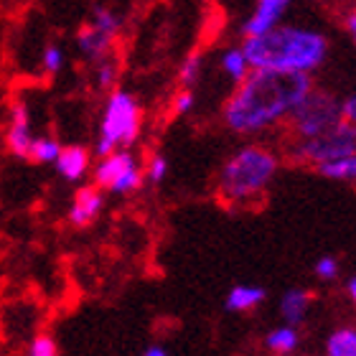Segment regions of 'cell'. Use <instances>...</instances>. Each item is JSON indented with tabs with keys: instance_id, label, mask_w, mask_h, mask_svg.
<instances>
[{
	"instance_id": "ba28073f",
	"label": "cell",
	"mask_w": 356,
	"mask_h": 356,
	"mask_svg": "<svg viewBox=\"0 0 356 356\" xmlns=\"http://www.w3.org/2000/svg\"><path fill=\"white\" fill-rule=\"evenodd\" d=\"M290 0H257L254 10L250 13V18L242 26V33L245 38H254V36H265L273 29L280 26L282 13L288 10Z\"/></svg>"
},
{
	"instance_id": "603a6c76",
	"label": "cell",
	"mask_w": 356,
	"mask_h": 356,
	"mask_svg": "<svg viewBox=\"0 0 356 356\" xmlns=\"http://www.w3.org/2000/svg\"><path fill=\"white\" fill-rule=\"evenodd\" d=\"M29 356H59V346L51 334H38L29 346Z\"/></svg>"
},
{
	"instance_id": "7402d4cb",
	"label": "cell",
	"mask_w": 356,
	"mask_h": 356,
	"mask_svg": "<svg viewBox=\"0 0 356 356\" xmlns=\"http://www.w3.org/2000/svg\"><path fill=\"white\" fill-rule=\"evenodd\" d=\"M95 79H97V87L102 89H112L115 79H118V64L112 59H102L97 61V69H95Z\"/></svg>"
},
{
	"instance_id": "e0dca14e",
	"label": "cell",
	"mask_w": 356,
	"mask_h": 356,
	"mask_svg": "<svg viewBox=\"0 0 356 356\" xmlns=\"http://www.w3.org/2000/svg\"><path fill=\"white\" fill-rule=\"evenodd\" d=\"M326 356H356V328H336L326 341Z\"/></svg>"
},
{
	"instance_id": "44dd1931",
	"label": "cell",
	"mask_w": 356,
	"mask_h": 356,
	"mask_svg": "<svg viewBox=\"0 0 356 356\" xmlns=\"http://www.w3.org/2000/svg\"><path fill=\"white\" fill-rule=\"evenodd\" d=\"M201 74V54H191L188 59H184L181 69H178V82L184 89H191L193 84L199 82Z\"/></svg>"
},
{
	"instance_id": "ac0fdd59",
	"label": "cell",
	"mask_w": 356,
	"mask_h": 356,
	"mask_svg": "<svg viewBox=\"0 0 356 356\" xmlns=\"http://www.w3.org/2000/svg\"><path fill=\"white\" fill-rule=\"evenodd\" d=\"M316 171H318L323 178H331V181H341V184H356V156L339 158V161L323 163V165H318Z\"/></svg>"
},
{
	"instance_id": "6da1fadb",
	"label": "cell",
	"mask_w": 356,
	"mask_h": 356,
	"mask_svg": "<svg viewBox=\"0 0 356 356\" xmlns=\"http://www.w3.org/2000/svg\"><path fill=\"white\" fill-rule=\"evenodd\" d=\"M313 89L303 74H280L252 69L224 104V122L239 135H257L288 122L296 107Z\"/></svg>"
},
{
	"instance_id": "484cf974",
	"label": "cell",
	"mask_w": 356,
	"mask_h": 356,
	"mask_svg": "<svg viewBox=\"0 0 356 356\" xmlns=\"http://www.w3.org/2000/svg\"><path fill=\"white\" fill-rule=\"evenodd\" d=\"M150 184H163L165 176H168V161L163 156H153L148 163V171H145Z\"/></svg>"
},
{
	"instance_id": "7a4b0ae2",
	"label": "cell",
	"mask_w": 356,
	"mask_h": 356,
	"mask_svg": "<svg viewBox=\"0 0 356 356\" xmlns=\"http://www.w3.org/2000/svg\"><path fill=\"white\" fill-rule=\"evenodd\" d=\"M242 51L250 61V69L311 76L326 61L328 38L321 31L280 23L265 36L245 38Z\"/></svg>"
},
{
	"instance_id": "8992f818",
	"label": "cell",
	"mask_w": 356,
	"mask_h": 356,
	"mask_svg": "<svg viewBox=\"0 0 356 356\" xmlns=\"http://www.w3.org/2000/svg\"><path fill=\"white\" fill-rule=\"evenodd\" d=\"M349 156H356V127L349 122H341L318 138L288 143L290 161L300 165H313V168Z\"/></svg>"
},
{
	"instance_id": "9a60e30c",
	"label": "cell",
	"mask_w": 356,
	"mask_h": 356,
	"mask_svg": "<svg viewBox=\"0 0 356 356\" xmlns=\"http://www.w3.org/2000/svg\"><path fill=\"white\" fill-rule=\"evenodd\" d=\"M298 341H300L298 328L285 326V323H282V326H277V328H273V331L265 336V346L277 356H285V354H290V351H296Z\"/></svg>"
},
{
	"instance_id": "3957f363",
	"label": "cell",
	"mask_w": 356,
	"mask_h": 356,
	"mask_svg": "<svg viewBox=\"0 0 356 356\" xmlns=\"http://www.w3.org/2000/svg\"><path fill=\"white\" fill-rule=\"evenodd\" d=\"M280 158L265 145H245L222 165L216 193L227 207L257 204L273 184Z\"/></svg>"
},
{
	"instance_id": "9c48e42d",
	"label": "cell",
	"mask_w": 356,
	"mask_h": 356,
	"mask_svg": "<svg viewBox=\"0 0 356 356\" xmlns=\"http://www.w3.org/2000/svg\"><path fill=\"white\" fill-rule=\"evenodd\" d=\"M102 207H104L102 191L97 186H82L74 193V201L69 207V222L74 224V227H89L99 216Z\"/></svg>"
},
{
	"instance_id": "ffe728a7",
	"label": "cell",
	"mask_w": 356,
	"mask_h": 356,
	"mask_svg": "<svg viewBox=\"0 0 356 356\" xmlns=\"http://www.w3.org/2000/svg\"><path fill=\"white\" fill-rule=\"evenodd\" d=\"M61 153V143L54 138H33L29 150V158L33 163H56Z\"/></svg>"
},
{
	"instance_id": "4fadbf2b",
	"label": "cell",
	"mask_w": 356,
	"mask_h": 356,
	"mask_svg": "<svg viewBox=\"0 0 356 356\" xmlns=\"http://www.w3.org/2000/svg\"><path fill=\"white\" fill-rule=\"evenodd\" d=\"M265 298H267V290L260 288V285H234V288H229V293H227L224 305H227V311H232V313H250V311H254Z\"/></svg>"
},
{
	"instance_id": "277c9868",
	"label": "cell",
	"mask_w": 356,
	"mask_h": 356,
	"mask_svg": "<svg viewBox=\"0 0 356 356\" xmlns=\"http://www.w3.org/2000/svg\"><path fill=\"white\" fill-rule=\"evenodd\" d=\"M143 125L140 102L135 99L125 89H115L107 97L102 112V122H99V140H97V156L104 158L115 153V150L130 148Z\"/></svg>"
},
{
	"instance_id": "5bb4252c",
	"label": "cell",
	"mask_w": 356,
	"mask_h": 356,
	"mask_svg": "<svg viewBox=\"0 0 356 356\" xmlns=\"http://www.w3.org/2000/svg\"><path fill=\"white\" fill-rule=\"evenodd\" d=\"M308 308H311V293L300 288H290L280 300V313H282L285 326L296 328L298 323H303Z\"/></svg>"
},
{
	"instance_id": "52a82bcc",
	"label": "cell",
	"mask_w": 356,
	"mask_h": 356,
	"mask_svg": "<svg viewBox=\"0 0 356 356\" xmlns=\"http://www.w3.org/2000/svg\"><path fill=\"white\" fill-rule=\"evenodd\" d=\"M95 186L99 191L133 193L143 186V168L130 150H115L97 163Z\"/></svg>"
},
{
	"instance_id": "2e32d148",
	"label": "cell",
	"mask_w": 356,
	"mask_h": 356,
	"mask_svg": "<svg viewBox=\"0 0 356 356\" xmlns=\"http://www.w3.org/2000/svg\"><path fill=\"white\" fill-rule=\"evenodd\" d=\"M222 69H224V74L229 76L234 84L245 82L247 74L252 72L245 51H242V46H232V49H227V51L222 54Z\"/></svg>"
},
{
	"instance_id": "cb8c5ba5",
	"label": "cell",
	"mask_w": 356,
	"mask_h": 356,
	"mask_svg": "<svg viewBox=\"0 0 356 356\" xmlns=\"http://www.w3.org/2000/svg\"><path fill=\"white\" fill-rule=\"evenodd\" d=\"M41 64L49 74H56L61 67H64V51H61L59 44H49L44 49V56H41Z\"/></svg>"
},
{
	"instance_id": "f546056e",
	"label": "cell",
	"mask_w": 356,
	"mask_h": 356,
	"mask_svg": "<svg viewBox=\"0 0 356 356\" xmlns=\"http://www.w3.org/2000/svg\"><path fill=\"white\" fill-rule=\"evenodd\" d=\"M143 356H168V351H165L163 346H158V343H156V346H148Z\"/></svg>"
},
{
	"instance_id": "30bf717a",
	"label": "cell",
	"mask_w": 356,
	"mask_h": 356,
	"mask_svg": "<svg viewBox=\"0 0 356 356\" xmlns=\"http://www.w3.org/2000/svg\"><path fill=\"white\" fill-rule=\"evenodd\" d=\"M6 143L10 153L21 158H29L31 143H33V135H31V120H29V107L26 104H13L10 110V127H8Z\"/></svg>"
},
{
	"instance_id": "d6986e66",
	"label": "cell",
	"mask_w": 356,
	"mask_h": 356,
	"mask_svg": "<svg viewBox=\"0 0 356 356\" xmlns=\"http://www.w3.org/2000/svg\"><path fill=\"white\" fill-rule=\"evenodd\" d=\"M92 26H95L97 31H102L104 36L115 38L120 33V29H122V18H120L112 8L95 6V10H92Z\"/></svg>"
},
{
	"instance_id": "7c38bea8",
	"label": "cell",
	"mask_w": 356,
	"mask_h": 356,
	"mask_svg": "<svg viewBox=\"0 0 356 356\" xmlns=\"http://www.w3.org/2000/svg\"><path fill=\"white\" fill-rule=\"evenodd\" d=\"M56 171L67 181H79L84 173L89 171V150L82 145H67L61 148L59 158H56Z\"/></svg>"
},
{
	"instance_id": "5b68a950",
	"label": "cell",
	"mask_w": 356,
	"mask_h": 356,
	"mask_svg": "<svg viewBox=\"0 0 356 356\" xmlns=\"http://www.w3.org/2000/svg\"><path fill=\"white\" fill-rule=\"evenodd\" d=\"M343 122L341 99H336L326 89L313 87L305 99L296 107V112L288 118L290 140H308V138H318V135L334 130L336 125Z\"/></svg>"
},
{
	"instance_id": "83f0119b",
	"label": "cell",
	"mask_w": 356,
	"mask_h": 356,
	"mask_svg": "<svg viewBox=\"0 0 356 356\" xmlns=\"http://www.w3.org/2000/svg\"><path fill=\"white\" fill-rule=\"evenodd\" d=\"M341 112H343V122H349V125L356 127V95H351V97L343 99Z\"/></svg>"
},
{
	"instance_id": "f1b7e54d",
	"label": "cell",
	"mask_w": 356,
	"mask_h": 356,
	"mask_svg": "<svg viewBox=\"0 0 356 356\" xmlns=\"http://www.w3.org/2000/svg\"><path fill=\"white\" fill-rule=\"evenodd\" d=\"M343 26H346L349 36L354 38V44H356V8H351L349 13H346V18H343Z\"/></svg>"
},
{
	"instance_id": "4dcf8cb0",
	"label": "cell",
	"mask_w": 356,
	"mask_h": 356,
	"mask_svg": "<svg viewBox=\"0 0 356 356\" xmlns=\"http://www.w3.org/2000/svg\"><path fill=\"white\" fill-rule=\"evenodd\" d=\"M346 296L351 298V303L356 305V277H351L349 282H346Z\"/></svg>"
},
{
	"instance_id": "8fae6325",
	"label": "cell",
	"mask_w": 356,
	"mask_h": 356,
	"mask_svg": "<svg viewBox=\"0 0 356 356\" xmlns=\"http://www.w3.org/2000/svg\"><path fill=\"white\" fill-rule=\"evenodd\" d=\"M112 41H115V38L104 36L102 31H97L92 23H87V26H82V29L76 31V46H79V51L92 61L110 59Z\"/></svg>"
},
{
	"instance_id": "d4e9b609",
	"label": "cell",
	"mask_w": 356,
	"mask_h": 356,
	"mask_svg": "<svg viewBox=\"0 0 356 356\" xmlns=\"http://www.w3.org/2000/svg\"><path fill=\"white\" fill-rule=\"evenodd\" d=\"M313 273L318 275L321 280H336L339 277V260H336L334 254H323L321 260H316Z\"/></svg>"
},
{
	"instance_id": "4316f807",
	"label": "cell",
	"mask_w": 356,
	"mask_h": 356,
	"mask_svg": "<svg viewBox=\"0 0 356 356\" xmlns=\"http://www.w3.org/2000/svg\"><path fill=\"white\" fill-rule=\"evenodd\" d=\"M193 104H196V97H193L191 89H181L176 97H173V112L176 115H188L193 110Z\"/></svg>"
}]
</instances>
